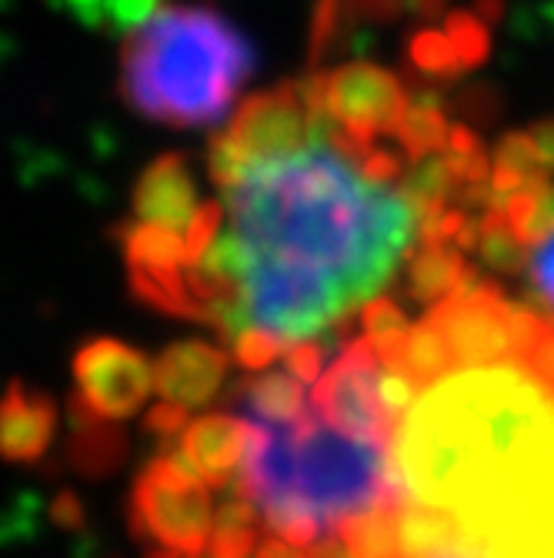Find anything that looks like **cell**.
I'll list each match as a JSON object with an SVG mask.
<instances>
[{"label":"cell","mask_w":554,"mask_h":558,"mask_svg":"<svg viewBox=\"0 0 554 558\" xmlns=\"http://www.w3.org/2000/svg\"><path fill=\"white\" fill-rule=\"evenodd\" d=\"M187 168L214 218L184 268L205 325L294 344L344 335L421 247L458 244L484 208L491 155L428 90L347 61L250 94Z\"/></svg>","instance_id":"6da1fadb"},{"label":"cell","mask_w":554,"mask_h":558,"mask_svg":"<svg viewBox=\"0 0 554 558\" xmlns=\"http://www.w3.org/2000/svg\"><path fill=\"white\" fill-rule=\"evenodd\" d=\"M408 498L451 509L478 551L554 545V395L521 365L451 372L391 441Z\"/></svg>","instance_id":"7a4b0ae2"},{"label":"cell","mask_w":554,"mask_h":558,"mask_svg":"<svg viewBox=\"0 0 554 558\" xmlns=\"http://www.w3.org/2000/svg\"><path fill=\"white\" fill-rule=\"evenodd\" d=\"M255 58L231 21L205 4H158L121 40L127 108L168 128L224 124Z\"/></svg>","instance_id":"3957f363"},{"label":"cell","mask_w":554,"mask_h":558,"mask_svg":"<svg viewBox=\"0 0 554 558\" xmlns=\"http://www.w3.org/2000/svg\"><path fill=\"white\" fill-rule=\"evenodd\" d=\"M244 485L264 509L311 512L324 525L381 501H405V482L391 465V448L350 438L318 412L297 425H268L244 415Z\"/></svg>","instance_id":"277c9868"},{"label":"cell","mask_w":554,"mask_h":558,"mask_svg":"<svg viewBox=\"0 0 554 558\" xmlns=\"http://www.w3.org/2000/svg\"><path fill=\"white\" fill-rule=\"evenodd\" d=\"M127 525L137 542H158L187 558L205 555L214 535V509L205 482L181 448H168L144 465L131 488Z\"/></svg>","instance_id":"5b68a950"},{"label":"cell","mask_w":554,"mask_h":558,"mask_svg":"<svg viewBox=\"0 0 554 558\" xmlns=\"http://www.w3.org/2000/svg\"><path fill=\"white\" fill-rule=\"evenodd\" d=\"M428 318L444 335L461 368L515 365V298L471 265L465 284L431 304Z\"/></svg>","instance_id":"8992f818"},{"label":"cell","mask_w":554,"mask_h":558,"mask_svg":"<svg viewBox=\"0 0 554 558\" xmlns=\"http://www.w3.org/2000/svg\"><path fill=\"white\" fill-rule=\"evenodd\" d=\"M381 359L374 344L361 335L344 344L341 359L315 385V412L337 432L391 448L394 418L381 398Z\"/></svg>","instance_id":"52a82bcc"},{"label":"cell","mask_w":554,"mask_h":558,"mask_svg":"<svg viewBox=\"0 0 554 558\" xmlns=\"http://www.w3.org/2000/svg\"><path fill=\"white\" fill-rule=\"evenodd\" d=\"M71 368L77 395L94 412L114 422L137 415L150 395V385H155V372H150L144 354L118 338L84 341Z\"/></svg>","instance_id":"ba28073f"},{"label":"cell","mask_w":554,"mask_h":558,"mask_svg":"<svg viewBox=\"0 0 554 558\" xmlns=\"http://www.w3.org/2000/svg\"><path fill=\"white\" fill-rule=\"evenodd\" d=\"M227 378V354L211 341H174L161 351L155 365V388L161 398L177 401L184 409H200L214 401Z\"/></svg>","instance_id":"9c48e42d"},{"label":"cell","mask_w":554,"mask_h":558,"mask_svg":"<svg viewBox=\"0 0 554 558\" xmlns=\"http://www.w3.org/2000/svg\"><path fill=\"white\" fill-rule=\"evenodd\" d=\"M58 432V404L50 395L14 378L0 404V451L14 465H34L50 451Z\"/></svg>","instance_id":"30bf717a"},{"label":"cell","mask_w":554,"mask_h":558,"mask_svg":"<svg viewBox=\"0 0 554 558\" xmlns=\"http://www.w3.org/2000/svg\"><path fill=\"white\" fill-rule=\"evenodd\" d=\"M244 418L231 415H205L190 422L181 435V451L187 454L190 469L200 482L218 492L244 482Z\"/></svg>","instance_id":"8fae6325"},{"label":"cell","mask_w":554,"mask_h":558,"mask_svg":"<svg viewBox=\"0 0 554 558\" xmlns=\"http://www.w3.org/2000/svg\"><path fill=\"white\" fill-rule=\"evenodd\" d=\"M67 422H71L67 462L77 475L100 482L124 465L127 448H131L127 432L121 425H114V418H104L100 412H94L77 391L67 401Z\"/></svg>","instance_id":"7c38bea8"},{"label":"cell","mask_w":554,"mask_h":558,"mask_svg":"<svg viewBox=\"0 0 554 558\" xmlns=\"http://www.w3.org/2000/svg\"><path fill=\"white\" fill-rule=\"evenodd\" d=\"M397 535L405 558H441L468 545L455 512L418 498H405L397 505Z\"/></svg>","instance_id":"4fadbf2b"},{"label":"cell","mask_w":554,"mask_h":558,"mask_svg":"<svg viewBox=\"0 0 554 558\" xmlns=\"http://www.w3.org/2000/svg\"><path fill=\"white\" fill-rule=\"evenodd\" d=\"M468 251H461L458 244H428L421 247L415 262L408 265L405 278H401V284H405V294L418 304H438L444 301L447 294H455L471 265H468Z\"/></svg>","instance_id":"5bb4252c"},{"label":"cell","mask_w":554,"mask_h":558,"mask_svg":"<svg viewBox=\"0 0 554 558\" xmlns=\"http://www.w3.org/2000/svg\"><path fill=\"white\" fill-rule=\"evenodd\" d=\"M250 418H261L268 425H297L308 412L305 388L300 378H291L287 372H264L255 378H244L234 391Z\"/></svg>","instance_id":"9a60e30c"},{"label":"cell","mask_w":554,"mask_h":558,"mask_svg":"<svg viewBox=\"0 0 554 558\" xmlns=\"http://www.w3.org/2000/svg\"><path fill=\"white\" fill-rule=\"evenodd\" d=\"M401 505V501H397ZM397 505L381 501L365 512L347 515L334 525L341 542L355 558H405L397 535Z\"/></svg>","instance_id":"2e32d148"},{"label":"cell","mask_w":554,"mask_h":558,"mask_svg":"<svg viewBox=\"0 0 554 558\" xmlns=\"http://www.w3.org/2000/svg\"><path fill=\"white\" fill-rule=\"evenodd\" d=\"M397 368H405L411 375L418 391H428L431 385H438L451 372H458L461 365L455 359V351L447 348L444 335L438 331V325L431 318H421L411 328L408 341H405V351H401Z\"/></svg>","instance_id":"e0dca14e"},{"label":"cell","mask_w":554,"mask_h":558,"mask_svg":"<svg viewBox=\"0 0 554 558\" xmlns=\"http://www.w3.org/2000/svg\"><path fill=\"white\" fill-rule=\"evenodd\" d=\"M361 331L365 338L374 344L381 365H397L401 362V351H405L408 341V318L397 304L384 294L371 298L365 308H361Z\"/></svg>","instance_id":"ac0fdd59"},{"label":"cell","mask_w":554,"mask_h":558,"mask_svg":"<svg viewBox=\"0 0 554 558\" xmlns=\"http://www.w3.org/2000/svg\"><path fill=\"white\" fill-rule=\"evenodd\" d=\"M234 359H237V365L241 368H247V372H261V368H268L274 359H281V338L278 335H271L268 328H244L234 341Z\"/></svg>","instance_id":"d6986e66"},{"label":"cell","mask_w":554,"mask_h":558,"mask_svg":"<svg viewBox=\"0 0 554 558\" xmlns=\"http://www.w3.org/2000/svg\"><path fill=\"white\" fill-rule=\"evenodd\" d=\"M324 344H318V341H294L291 348H287V354H284V362H287V368H291V375L294 378H300V381H318L321 378V365H324Z\"/></svg>","instance_id":"ffe728a7"},{"label":"cell","mask_w":554,"mask_h":558,"mask_svg":"<svg viewBox=\"0 0 554 558\" xmlns=\"http://www.w3.org/2000/svg\"><path fill=\"white\" fill-rule=\"evenodd\" d=\"M187 412H190V409H184V404L164 398L161 404H155V409H150V412L144 415V432L161 435V438L184 435V428L190 425V422H187Z\"/></svg>","instance_id":"44dd1931"},{"label":"cell","mask_w":554,"mask_h":558,"mask_svg":"<svg viewBox=\"0 0 554 558\" xmlns=\"http://www.w3.org/2000/svg\"><path fill=\"white\" fill-rule=\"evenodd\" d=\"M47 515H50V522H54L58 529H64V532H81V529L87 525V509H84V501H81V495L71 492V488H61L54 498H50Z\"/></svg>","instance_id":"7402d4cb"},{"label":"cell","mask_w":554,"mask_h":558,"mask_svg":"<svg viewBox=\"0 0 554 558\" xmlns=\"http://www.w3.org/2000/svg\"><path fill=\"white\" fill-rule=\"evenodd\" d=\"M211 558H247L258 551V529H214L211 535Z\"/></svg>","instance_id":"603a6c76"},{"label":"cell","mask_w":554,"mask_h":558,"mask_svg":"<svg viewBox=\"0 0 554 558\" xmlns=\"http://www.w3.org/2000/svg\"><path fill=\"white\" fill-rule=\"evenodd\" d=\"M37 519V495L34 492H21L17 501L11 505V512H8V522H4V538L14 542V538H27L37 532L34 525Z\"/></svg>","instance_id":"cb8c5ba5"},{"label":"cell","mask_w":554,"mask_h":558,"mask_svg":"<svg viewBox=\"0 0 554 558\" xmlns=\"http://www.w3.org/2000/svg\"><path fill=\"white\" fill-rule=\"evenodd\" d=\"M521 368H525L528 375H534V378L554 395V325H551V331L531 348V354L521 362Z\"/></svg>","instance_id":"d4e9b609"},{"label":"cell","mask_w":554,"mask_h":558,"mask_svg":"<svg viewBox=\"0 0 554 558\" xmlns=\"http://www.w3.org/2000/svg\"><path fill=\"white\" fill-rule=\"evenodd\" d=\"M255 558H308V551H300L297 545H291V542H284V538L274 535V538L258 542Z\"/></svg>","instance_id":"484cf974"}]
</instances>
